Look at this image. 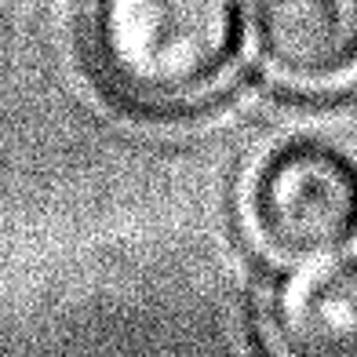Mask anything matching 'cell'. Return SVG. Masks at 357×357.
Returning a JSON list of instances; mask_svg holds the SVG:
<instances>
[{
	"label": "cell",
	"mask_w": 357,
	"mask_h": 357,
	"mask_svg": "<svg viewBox=\"0 0 357 357\" xmlns=\"http://www.w3.org/2000/svg\"><path fill=\"white\" fill-rule=\"evenodd\" d=\"M241 19V0H95L91 66L135 109H190L230 77Z\"/></svg>",
	"instance_id": "obj_1"
},
{
	"label": "cell",
	"mask_w": 357,
	"mask_h": 357,
	"mask_svg": "<svg viewBox=\"0 0 357 357\" xmlns=\"http://www.w3.org/2000/svg\"><path fill=\"white\" fill-rule=\"evenodd\" d=\"M245 26L270 77L332 88L357 77V0H245Z\"/></svg>",
	"instance_id": "obj_3"
},
{
	"label": "cell",
	"mask_w": 357,
	"mask_h": 357,
	"mask_svg": "<svg viewBox=\"0 0 357 357\" xmlns=\"http://www.w3.org/2000/svg\"><path fill=\"white\" fill-rule=\"evenodd\" d=\"M255 241L288 263H321L357 241V160L332 142L288 139L245 183Z\"/></svg>",
	"instance_id": "obj_2"
},
{
	"label": "cell",
	"mask_w": 357,
	"mask_h": 357,
	"mask_svg": "<svg viewBox=\"0 0 357 357\" xmlns=\"http://www.w3.org/2000/svg\"><path fill=\"white\" fill-rule=\"evenodd\" d=\"M278 357H357V259L310 266L270 299Z\"/></svg>",
	"instance_id": "obj_4"
}]
</instances>
